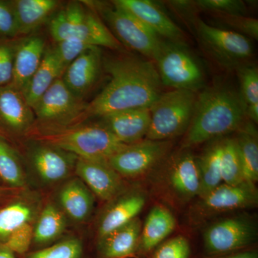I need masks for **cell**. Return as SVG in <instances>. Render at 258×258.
<instances>
[{"label": "cell", "instance_id": "1", "mask_svg": "<svg viewBox=\"0 0 258 258\" xmlns=\"http://www.w3.org/2000/svg\"><path fill=\"white\" fill-rule=\"evenodd\" d=\"M103 64L111 80L87 103L84 120L134 108H150L161 94L160 78L151 61L121 55L108 57Z\"/></svg>", "mask_w": 258, "mask_h": 258}, {"label": "cell", "instance_id": "2", "mask_svg": "<svg viewBox=\"0 0 258 258\" xmlns=\"http://www.w3.org/2000/svg\"><path fill=\"white\" fill-rule=\"evenodd\" d=\"M247 118L239 92L215 85L197 97L192 118L180 149H189L237 132Z\"/></svg>", "mask_w": 258, "mask_h": 258}, {"label": "cell", "instance_id": "3", "mask_svg": "<svg viewBox=\"0 0 258 258\" xmlns=\"http://www.w3.org/2000/svg\"><path fill=\"white\" fill-rule=\"evenodd\" d=\"M37 143L48 144L78 158L108 161L125 147L103 124H77L57 128L35 125L28 134Z\"/></svg>", "mask_w": 258, "mask_h": 258}, {"label": "cell", "instance_id": "4", "mask_svg": "<svg viewBox=\"0 0 258 258\" xmlns=\"http://www.w3.org/2000/svg\"><path fill=\"white\" fill-rule=\"evenodd\" d=\"M149 175L153 195L169 208L181 210L200 195L196 157L189 149L168 156Z\"/></svg>", "mask_w": 258, "mask_h": 258}, {"label": "cell", "instance_id": "5", "mask_svg": "<svg viewBox=\"0 0 258 258\" xmlns=\"http://www.w3.org/2000/svg\"><path fill=\"white\" fill-rule=\"evenodd\" d=\"M197 96L188 90L161 93L151 106V123L146 139L167 141L183 135L192 118Z\"/></svg>", "mask_w": 258, "mask_h": 258}, {"label": "cell", "instance_id": "6", "mask_svg": "<svg viewBox=\"0 0 258 258\" xmlns=\"http://www.w3.org/2000/svg\"><path fill=\"white\" fill-rule=\"evenodd\" d=\"M154 60L161 84L194 92L203 86V69L182 43L162 42Z\"/></svg>", "mask_w": 258, "mask_h": 258}, {"label": "cell", "instance_id": "7", "mask_svg": "<svg viewBox=\"0 0 258 258\" xmlns=\"http://www.w3.org/2000/svg\"><path fill=\"white\" fill-rule=\"evenodd\" d=\"M257 202L255 185L244 182L233 186L222 183L207 195L197 198L188 211V221L191 225H202L217 215L254 208Z\"/></svg>", "mask_w": 258, "mask_h": 258}, {"label": "cell", "instance_id": "8", "mask_svg": "<svg viewBox=\"0 0 258 258\" xmlns=\"http://www.w3.org/2000/svg\"><path fill=\"white\" fill-rule=\"evenodd\" d=\"M98 11L109 26L110 31L122 45L154 60L162 40L144 24L111 3H88Z\"/></svg>", "mask_w": 258, "mask_h": 258}, {"label": "cell", "instance_id": "9", "mask_svg": "<svg viewBox=\"0 0 258 258\" xmlns=\"http://www.w3.org/2000/svg\"><path fill=\"white\" fill-rule=\"evenodd\" d=\"M87 103L78 98L57 79L33 106L37 126L46 128L70 126L84 120Z\"/></svg>", "mask_w": 258, "mask_h": 258}, {"label": "cell", "instance_id": "10", "mask_svg": "<svg viewBox=\"0 0 258 258\" xmlns=\"http://www.w3.org/2000/svg\"><path fill=\"white\" fill-rule=\"evenodd\" d=\"M171 147V140L144 139L125 146L107 161L123 179H140L152 174L165 160Z\"/></svg>", "mask_w": 258, "mask_h": 258}, {"label": "cell", "instance_id": "11", "mask_svg": "<svg viewBox=\"0 0 258 258\" xmlns=\"http://www.w3.org/2000/svg\"><path fill=\"white\" fill-rule=\"evenodd\" d=\"M257 238V227L249 217H227L205 229L204 249L208 256L232 253L251 248Z\"/></svg>", "mask_w": 258, "mask_h": 258}, {"label": "cell", "instance_id": "12", "mask_svg": "<svg viewBox=\"0 0 258 258\" xmlns=\"http://www.w3.org/2000/svg\"><path fill=\"white\" fill-rule=\"evenodd\" d=\"M195 27L203 47L222 64L236 66L252 55L250 40L242 34L212 26L201 20H197Z\"/></svg>", "mask_w": 258, "mask_h": 258}, {"label": "cell", "instance_id": "13", "mask_svg": "<svg viewBox=\"0 0 258 258\" xmlns=\"http://www.w3.org/2000/svg\"><path fill=\"white\" fill-rule=\"evenodd\" d=\"M147 200L146 190L134 186L107 203L97 222V240L138 217Z\"/></svg>", "mask_w": 258, "mask_h": 258}, {"label": "cell", "instance_id": "14", "mask_svg": "<svg viewBox=\"0 0 258 258\" xmlns=\"http://www.w3.org/2000/svg\"><path fill=\"white\" fill-rule=\"evenodd\" d=\"M74 172L94 196L104 203L111 201L128 188L124 179L107 161L78 158Z\"/></svg>", "mask_w": 258, "mask_h": 258}, {"label": "cell", "instance_id": "15", "mask_svg": "<svg viewBox=\"0 0 258 258\" xmlns=\"http://www.w3.org/2000/svg\"><path fill=\"white\" fill-rule=\"evenodd\" d=\"M30 159L38 179L52 185L69 179L78 157L53 146L38 143L32 149Z\"/></svg>", "mask_w": 258, "mask_h": 258}, {"label": "cell", "instance_id": "16", "mask_svg": "<svg viewBox=\"0 0 258 258\" xmlns=\"http://www.w3.org/2000/svg\"><path fill=\"white\" fill-rule=\"evenodd\" d=\"M35 124L33 109L23 92L12 84L0 87V129L13 135L25 136Z\"/></svg>", "mask_w": 258, "mask_h": 258}, {"label": "cell", "instance_id": "17", "mask_svg": "<svg viewBox=\"0 0 258 258\" xmlns=\"http://www.w3.org/2000/svg\"><path fill=\"white\" fill-rule=\"evenodd\" d=\"M113 5L134 17L159 37L183 43L184 32L157 5L149 0H115Z\"/></svg>", "mask_w": 258, "mask_h": 258}, {"label": "cell", "instance_id": "18", "mask_svg": "<svg viewBox=\"0 0 258 258\" xmlns=\"http://www.w3.org/2000/svg\"><path fill=\"white\" fill-rule=\"evenodd\" d=\"M102 64L101 47H90L68 66L61 79L75 96L83 100L98 81Z\"/></svg>", "mask_w": 258, "mask_h": 258}, {"label": "cell", "instance_id": "19", "mask_svg": "<svg viewBox=\"0 0 258 258\" xmlns=\"http://www.w3.org/2000/svg\"><path fill=\"white\" fill-rule=\"evenodd\" d=\"M176 225V217L170 209L163 204L154 205L142 223L137 257H149L175 230Z\"/></svg>", "mask_w": 258, "mask_h": 258}, {"label": "cell", "instance_id": "20", "mask_svg": "<svg viewBox=\"0 0 258 258\" xmlns=\"http://www.w3.org/2000/svg\"><path fill=\"white\" fill-rule=\"evenodd\" d=\"M105 125L122 144L137 143L147 137L151 123L149 108H134L101 117Z\"/></svg>", "mask_w": 258, "mask_h": 258}, {"label": "cell", "instance_id": "21", "mask_svg": "<svg viewBox=\"0 0 258 258\" xmlns=\"http://www.w3.org/2000/svg\"><path fill=\"white\" fill-rule=\"evenodd\" d=\"M57 205L68 219L76 223L87 221L92 215L95 196L82 180L69 178L57 193Z\"/></svg>", "mask_w": 258, "mask_h": 258}, {"label": "cell", "instance_id": "22", "mask_svg": "<svg viewBox=\"0 0 258 258\" xmlns=\"http://www.w3.org/2000/svg\"><path fill=\"white\" fill-rule=\"evenodd\" d=\"M142 222L139 217L97 240L99 258L137 257Z\"/></svg>", "mask_w": 258, "mask_h": 258}, {"label": "cell", "instance_id": "23", "mask_svg": "<svg viewBox=\"0 0 258 258\" xmlns=\"http://www.w3.org/2000/svg\"><path fill=\"white\" fill-rule=\"evenodd\" d=\"M45 42L40 36H32L18 42L15 51L11 84L23 92L41 63Z\"/></svg>", "mask_w": 258, "mask_h": 258}, {"label": "cell", "instance_id": "24", "mask_svg": "<svg viewBox=\"0 0 258 258\" xmlns=\"http://www.w3.org/2000/svg\"><path fill=\"white\" fill-rule=\"evenodd\" d=\"M64 72V68L56 57L52 47L45 49L41 63L23 91L32 108L47 89L62 78Z\"/></svg>", "mask_w": 258, "mask_h": 258}, {"label": "cell", "instance_id": "25", "mask_svg": "<svg viewBox=\"0 0 258 258\" xmlns=\"http://www.w3.org/2000/svg\"><path fill=\"white\" fill-rule=\"evenodd\" d=\"M18 23V35H27L36 30L55 11V0L12 1Z\"/></svg>", "mask_w": 258, "mask_h": 258}, {"label": "cell", "instance_id": "26", "mask_svg": "<svg viewBox=\"0 0 258 258\" xmlns=\"http://www.w3.org/2000/svg\"><path fill=\"white\" fill-rule=\"evenodd\" d=\"M253 122L245 121L235 139L238 149L244 182L255 185L258 180V137Z\"/></svg>", "mask_w": 258, "mask_h": 258}, {"label": "cell", "instance_id": "27", "mask_svg": "<svg viewBox=\"0 0 258 258\" xmlns=\"http://www.w3.org/2000/svg\"><path fill=\"white\" fill-rule=\"evenodd\" d=\"M34 224L33 241L45 245L60 238L68 227V218L57 204L49 202L37 215Z\"/></svg>", "mask_w": 258, "mask_h": 258}, {"label": "cell", "instance_id": "28", "mask_svg": "<svg viewBox=\"0 0 258 258\" xmlns=\"http://www.w3.org/2000/svg\"><path fill=\"white\" fill-rule=\"evenodd\" d=\"M220 152L221 138L211 141V143L204 149L200 156L196 157L200 180L198 198L207 195L222 183Z\"/></svg>", "mask_w": 258, "mask_h": 258}, {"label": "cell", "instance_id": "29", "mask_svg": "<svg viewBox=\"0 0 258 258\" xmlns=\"http://www.w3.org/2000/svg\"><path fill=\"white\" fill-rule=\"evenodd\" d=\"M37 204L30 198H22L0 210V243L20 227L33 222L37 213Z\"/></svg>", "mask_w": 258, "mask_h": 258}, {"label": "cell", "instance_id": "30", "mask_svg": "<svg viewBox=\"0 0 258 258\" xmlns=\"http://www.w3.org/2000/svg\"><path fill=\"white\" fill-rule=\"evenodd\" d=\"M0 179L13 189H23L27 184L26 174L18 153L1 135Z\"/></svg>", "mask_w": 258, "mask_h": 258}, {"label": "cell", "instance_id": "31", "mask_svg": "<svg viewBox=\"0 0 258 258\" xmlns=\"http://www.w3.org/2000/svg\"><path fill=\"white\" fill-rule=\"evenodd\" d=\"M240 94L246 116L254 123L258 122V70L256 66H241L238 71Z\"/></svg>", "mask_w": 258, "mask_h": 258}, {"label": "cell", "instance_id": "32", "mask_svg": "<svg viewBox=\"0 0 258 258\" xmlns=\"http://www.w3.org/2000/svg\"><path fill=\"white\" fill-rule=\"evenodd\" d=\"M220 167L222 183L239 185L244 182L235 137H222Z\"/></svg>", "mask_w": 258, "mask_h": 258}, {"label": "cell", "instance_id": "33", "mask_svg": "<svg viewBox=\"0 0 258 258\" xmlns=\"http://www.w3.org/2000/svg\"><path fill=\"white\" fill-rule=\"evenodd\" d=\"M82 242L76 237H69L57 243L31 252L26 258H82Z\"/></svg>", "mask_w": 258, "mask_h": 258}, {"label": "cell", "instance_id": "34", "mask_svg": "<svg viewBox=\"0 0 258 258\" xmlns=\"http://www.w3.org/2000/svg\"><path fill=\"white\" fill-rule=\"evenodd\" d=\"M191 244L182 235L166 240L154 249L148 258H189Z\"/></svg>", "mask_w": 258, "mask_h": 258}, {"label": "cell", "instance_id": "35", "mask_svg": "<svg viewBox=\"0 0 258 258\" xmlns=\"http://www.w3.org/2000/svg\"><path fill=\"white\" fill-rule=\"evenodd\" d=\"M212 17L221 22L224 25L233 29L232 31L238 32L244 36L257 40L258 21L256 19L248 18L244 15L224 14L210 13Z\"/></svg>", "mask_w": 258, "mask_h": 258}, {"label": "cell", "instance_id": "36", "mask_svg": "<svg viewBox=\"0 0 258 258\" xmlns=\"http://www.w3.org/2000/svg\"><path fill=\"white\" fill-rule=\"evenodd\" d=\"M91 47L79 39L69 38L57 42L52 49L66 71L73 61Z\"/></svg>", "mask_w": 258, "mask_h": 258}, {"label": "cell", "instance_id": "37", "mask_svg": "<svg viewBox=\"0 0 258 258\" xmlns=\"http://www.w3.org/2000/svg\"><path fill=\"white\" fill-rule=\"evenodd\" d=\"M18 42L0 41V87L11 84L15 51Z\"/></svg>", "mask_w": 258, "mask_h": 258}, {"label": "cell", "instance_id": "38", "mask_svg": "<svg viewBox=\"0 0 258 258\" xmlns=\"http://www.w3.org/2000/svg\"><path fill=\"white\" fill-rule=\"evenodd\" d=\"M194 3L198 9L206 10L210 13L245 16L244 14L247 11L244 2L240 0H199Z\"/></svg>", "mask_w": 258, "mask_h": 258}, {"label": "cell", "instance_id": "39", "mask_svg": "<svg viewBox=\"0 0 258 258\" xmlns=\"http://www.w3.org/2000/svg\"><path fill=\"white\" fill-rule=\"evenodd\" d=\"M33 232L34 223L29 222L14 231L3 244L13 252L25 253L33 240Z\"/></svg>", "mask_w": 258, "mask_h": 258}, {"label": "cell", "instance_id": "40", "mask_svg": "<svg viewBox=\"0 0 258 258\" xmlns=\"http://www.w3.org/2000/svg\"><path fill=\"white\" fill-rule=\"evenodd\" d=\"M18 35V23L13 3L0 0V36L9 38Z\"/></svg>", "mask_w": 258, "mask_h": 258}, {"label": "cell", "instance_id": "41", "mask_svg": "<svg viewBox=\"0 0 258 258\" xmlns=\"http://www.w3.org/2000/svg\"><path fill=\"white\" fill-rule=\"evenodd\" d=\"M203 258H258V252L255 247L244 249L232 253L208 256Z\"/></svg>", "mask_w": 258, "mask_h": 258}, {"label": "cell", "instance_id": "42", "mask_svg": "<svg viewBox=\"0 0 258 258\" xmlns=\"http://www.w3.org/2000/svg\"><path fill=\"white\" fill-rule=\"evenodd\" d=\"M0 258H15L14 252L5 244L0 243Z\"/></svg>", "mask_w": 258, "mask_h": 258}, {"label": "cell", "instance_id": "43", "mask_svg": "<svg viewBox=\"0 0 258 258\" xmlns=\"http://www.w3.org/2000/svg\"><path fill=\"white\" fill-rule=\"evenodd\" d=\"M17 189H13V188H5L0 186V202L3 201L4 199H6L10 195H13L16 192Z\"/></svg>", "mask_w": 258, "mask_h": 258}]
</instances>
